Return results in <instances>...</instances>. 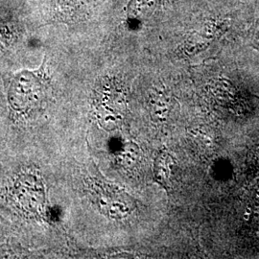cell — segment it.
<instances>
[{
	"label": "cell",
	"instance_id": "obj_2",
	"mask_svg": "<svg viewBox=\"0 0 259 259\" xmlns=\"http://www.w3.org/2000/svg\"><path fill=\"white\" fill-rule=\"evenodd\" d=\"M15 203L21 210L31 215L42 211L46 204V188L41 179L34 174H22L13 187Z\"/></svg>",
	"mask_w": 259,
	"mask_h": 259
},
{
	"label": "cell",
	"instance_id": "obj_1",
	"mask_svg": "<svg viewBox=\"0 0 259 259\" xmlns=\"http://www.w3.org/2000/svg\"><path fill=\"white\" fill-rule=\"evenodd\" d=\"M46 79L37 71L23 70L16 75L8 90V101L16 111H27L45 93Z\"/></svg>",
	"mask_w": 259,
	"mask_h": 259
},
{
	"label": "cell",
	"instance_id": "obj_4",
	"mask_svg": "<svg viewBox=\"0 0 259 259\" xmlns=\"http://www.w3.org/2000/svg\"><path fill=\"white\" fill-rule=\"evenodd\" d=\"M258 25H259V23H258ZM258 31H259V29H258ZM258 37H259V32H258Z\"/></svg>",
	"mask_w": 259,
	"mask_h": 259
},
{
	"label": "cell",
	"instance_id": "obj_3",
	"mask_svg": "<svg viewBox=\"0 0 259 259\" xmlns=\"http://www.w3.org/2000/svg\"><path fill=\"white\" fill-rule=\"evenodd\" d=\"M105 0H60L56 7V17L62 21H77L92 14Z\"/></svg>",
	"mask_w": 259,
	"mask_h": 259
}]
</instances>
